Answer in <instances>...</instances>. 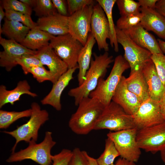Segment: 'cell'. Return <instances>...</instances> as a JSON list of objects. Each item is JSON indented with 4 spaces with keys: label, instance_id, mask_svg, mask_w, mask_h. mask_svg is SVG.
<instances>
[{
    "label": "cell",
    "instance_id": "obj_1",
    "mask_svg": "<svg viewBox=\"0 0 165 165\" xmlns=\"http://www.w3.org/2000/svg\"><path fill=\"white\" fill-rule=\"evenodd\" d=\"M90 67L86 72L82 83L78 86L72 88L68 94L73 97L75 104L78 106L84 98L89 96L91 92L95 89L99 79L104 78L110 64L114 61L113 57L108 52L97 55L94 52Z\"/></svg>",
    "mask_w": 165,
    "mask_h": 165
},
{
    "label": "cell",
    "instance_id": "obj_2",
    "mask_svg": "<svg viewBox=\"0 0 165 165\" xmlns=\"http://www.w3.org/2000/svg\"><path fill=\"white\" fill-rule=\"evenodd\" d=\"M69 119L68 126L74 133L87 134L94 130L105 106L97 99L89 96L83 98Z\"/></svg>",
    "mask_w": 165,
    "mask_h": 165
},
{
    "label": "cell",
    "instance_id": "obj_3",
    "mask_svg": "<svg viewBox=\"0 0 165 165\" xmlns=\"http://www.w3.org/2000/svg\"><path fill=\"white\" fill-rule=\"evenodd\" d=\"M114 62L113 66L108 77L105 79L101 78L96 88L89 95L90 97L97 99L105 107L112 101L123 73L130 68L128 63L121 55L116 57Z\"/></svg>",
    "mask_w": 165,
    "mask_h": 165
},
{
    "label": "cell",
    "instance_id": "obj_4",
    "mask_svg": "<svg viewBox=\"0 0 165 165\" xmlns=\"http://www.w3.org/2000/svg\"><path fill=\"white\" fill-rule=\"evenodd\" d=\"M31 114L26 123L18 127L13 131H3L16 140L11 149V153L15 152L16 146L20 141H24L29 143L36 142L39 128L49 119L48 112L46 110L42 109L37 102H33L31 105Z\"/></svg>",
    "mask_w": 165,
    "mask_h": 165
},
{
    "label": "cell",
    "instance_id": "obj_5",
    "mask_svg": "<svg viewBox=\"0 0 165 165\" xmlns=\"http://www.w3.org/2000/svg\"><path fill=\"white\" fill-rule=\"evenodd\" d=\"M52 134L51 132H46L44 138L41 142L29 143L26 148L11 153L6 162L13 163L31 160L40 165H50L52 163L51 150L56 144Z\"/></svg>",
    "mask_w": 165,
    "mask_h": 165
},
{
    "label": "cell",
    "instance_id": "obj_6",
    "mask_svg": "<svg viewBox=\"0 0 165 165\" xmlns=\"http://www.w3.org/2000/svg\"><path fill=\"white\" fill-rule=\"evenodd\" d=\"M136 128L133 116L112 101L104 109L94 130L107 129L113 131Z\"/></svg>",
    "mask_w": 165,
    "mask_h": 165
},
{
    "label": "cell",
    "instance_id": "obj_7",
    "mask_svg": "<svg viewBox=\"0 0 165 165\" xmlns=\"http://www.w3.org/2000/svg\"><path fill=\"white\" fill-rule=\"evenodd\" d=\"M117 42L123 47L124 57L128 63L130 72L142 70L145 64L151 59V53L140 46L123 31L115 26Z\"/></svg>",
    "mask_w": 165,
    "mask_h": 165
},
{
    "label": "cell",
    "instance_id": "obj_8",
    "mask_svg": "<svg viewBox=\"0 0 165 165\" xmlns=\"http://www.w3.org/2000/svg\"><path fill=\"white\" fill-rule=\"evenodd\" d=\"M136 128L114 132H109L107 137L113 142L121 157L134 163L139 159L141 154L136 136Z\"/></svg>",
    "mask_w": 165,
    "mask_h": 165
},
{
    "label": "cell",
    "instance_id": "obj_9",
    "mask_svg": "<svg viewBox=\"0 0 165 165\" xmlns=\"http://www.w3.org/2000/svg\"><path fill=\"white\" fill-rule=\"evenodd\" d=\"M49 45L68 69L78 66L79 56L84 46L69 34L54 36Z\"/></svg>",
    "mask_w": 165,
    "mask_h": 165
},
{
    "label": "cell",
    "instance_id": "obj_10",
    "mask_svg": "<svg viewBox=\"0 0 165 165\" xmlns=\"http://www.w3.org/2000/svg\"><path fill=\"white\" fill-rule=\"evenodd\" d=\"M136 141L140 149L156 153L165 146V121L138 130Z\"/></svg>",
    "mask_w": 165,
    "mask_h": 165
},
{
    "label": "cell",
    "instance_id": "obj_11",
    "mask_svg": "<svg viewBox=\"0 0 165 165\" xmlns=\"http://www.w3.org/2000/svg\"><path fill=\"white\" fill-rule=\"evenodd\" d=\"M94 5L87 6L68 16V33L84 46L91 32Z\"/></svg>",
    "mask_w": 165,
    "mask_h": 165
},
{
    "label": "cell",
    "instance_id": "obj_12",
    "mask_svg": "<svg viewBox=\"0 0 165 165\" xmlns=\"http://www.w3.org/2000/svg\"><path fill=\"white\" fill-rule=\"evenodd\" d=\"M132 116L138 130L165 121L160 111L159 101L150 98L141 103Z\"/></svg>",
    "mask_w": 165,
    "mask_h": 165
},
{
    "label": "cell",
    "instance_id": "obj_13",
    "mask_svg": "<svg viewBox=\"0 0 165 165\" xmlns=\"http://www.w3.org/2000/svg\"><path fill=\"white\" fill-rule=\"evenodd\" d=\"M94 38L99 50H109L107 39L110 38L109 28L105 13L97 2L93 6L91 22L90 33Z\"/></svg>",
    "mask_w": 165,
    "mask_h": 165
},
{
    "label": "cell",
    "instance_id": "obj_14",
    "mask_svg": "<svg viewBox=\"0 0 165 165\" xmlns=\"http://www.w3.org/2000/svg\"><path fill=\"white\" fill-rule=\"evenodd\" d=\"M0 44L3 50L0 52V66L8 71H10L17 65V59L27 54L37 53V51L30 50L14 40L0 36Z\"/></svg>",
    "mask_w": 165,
    "mask_h": 165
},
{
    "label": "cell",
    "instance_id": "obj_15",
    "mask_svg": "<svg viewBox=\"0 0 165 165\" xmlns=\"http://www.w3.org/2000/svg\"><path fill=\"white\" fill-rule=\"evenodd\" d=\"M126 78L123 76L112 98V101L121 106L127 114L133 116L141 102L138 97L128 89Z\"/></svg>",
    "mask_w": 165,
    "mask_h": 165
},
{
    "label": "cell",
    "instance_id": "obj_16",
    "mask_svg": "<svg viewBox=\"0 0 165 165\" xmlns=\"http://www.w3.org/2000/svg\"><path fill=\"white\" fill-rule=\"evenodd\" d=\"M78 68V66L68 69L61 75L57 81L53 84L50 92L41 101V104L42 105H51L57 110L60 111L62 107L61 99L62 93L70 81L73 79V75Z\"/></svg>",
    "mask_w": 165,
    "mask_h": 165
},
{
    "label": "cell",
    "instance_id": "obj_17",
    "mask_svg": "<svg viewBox=\"0 0 165 165\" xmlns=\"http://www.w3.org/2000/svg\"><path fill=\"white\" fill-rule=\"evenodd\" d=\"M36 55L42 65L48 67L53 75L55 82L68 69L67 64L50 45L37 51Z\"/></svg>",
    "mask_w": 165,
    "mask_h": 165
},
{
    "label": "cell",
    "instance_id": "obj_18",
    "mask_svg": "<svg viewBox=\"0 0 165 165\" xmlns=\"http://www.w3.org/2000/svg\"><path fill=\"white\" fill-rule=\"evenodd\" d=\"M142 72L147 85L149 97L159 101L165 93V87L151 59L145 64Z\"/></svg>",
    "mask_w": 165,
    "mask_h": 165
},
{
    "label": "cell",
    "instance_id": "obj_19",
    "mask_svg": "<svg viewBox=\"0 0 165 165\" xmlns=\"http://www.w3.org/2000/svg\"><path fill=\"white\" fill-rule=\"evenodd\" d=\"M123 31L135 43L149 51L152 54L163 53L157 40L140 24Z\"/></svg>",
    "mask_w": 165,
    "mask_h": 165
},
{
    "label": "cell",
    "instance_id": "obj_20",
    "mask_svg": "<svg viewBox=\"0 0 165 165\" xmlns=\"http://www.w3.org/2000/svg\"><path fill=\"white\" fill-rule=\"evenodd\" d=\"M68 16L57 13L48 16L38 18L36 22V26L40 29L55 36L65 35L68 33Z\"/></svg>",
    "mask_w": 165,
    "mask_h": 165
},
{
    "label": "cell",
    "instance_id": "obj_21",
    "mask_svg": "<svg viewBox=\"0 0 165 165\" xmlns=\"http://www.w3.org/2000/svg\"><path fill=\"white\" fill-rule=\"evenodd\" d=\"M141 19L140 24L147 31L153 32L165 40V19L156 9L141 7Z\"/></svg>",
    "mask_w": 165,
    "mask_h": 165
},
{
    "label": "cell",
    "instance_id": "obj_22",
    "mask_svg": "<svg viewBox=\"0 0 165 165\" xmlns=\"http://www.w3.org/2000/svg\"><path fill=\"white\" fill-rule=\"evenodd\" d=\"M30 86L26 80L19 81L13 89L8 90L3 85L0 86V108L6 104L9 103L12 105L20 100L21 96L27 94L32 97L37 96L35 93L30 91Z\"/></svg>",
    "mask_w": 165,
    "mask_h": 165
},
{
    "label": "cell",
    "instance_id": "obj_23",
    "mask_svg": "<svg viewBox=\"0 0 165 165\" xmlns=\"http://www.w3.org/2000/svg\"><path fill=\"white\" fill-rule=\"evenodd\" d=\"M54 36L36 26L30 30L20 44L30 50L38 51L49 45Z\"/></svg>",
    "mask_w": 165,
    "mask_h": 165
},
{
    "label": "cell",
    "instance_id": "obj_24",
    "mask_svg": "<svg viewBox=\"0 0 165 165\" xmlns=\"http://www.w3.org/2000/svg\"><path fill=\"white\" fill-rule=\"evenodd\" d=\"M126 82L128 90L138 97L141 103L150 98L142 70L130 72L129 76L126 78Z\"/></svg>",
    "mask_w": 165,
    "mask_h": 165
},
{
    "label": "cell",
    "instance_id": "obj_25",
    "mask_svg": "<svg viewBox=\"0 0 165 165\" xmlns=\"http://www.w3.org/2000/svg\"><path fill=\"white\" fill-rule=\"evenodd\" d=\"M96 42L94 38L90 33L86 43L82 49L78 59L79 70L77 79L79 86L82 83L86 72L90 67L92 58V49Z\"/></svg>",
    "mask_w": 165,
    "mask_h": 165
},
{
    "label": "cell",
    "instance_id": "obj_26",
    "mask_svg": "<svg viewBox=\"0 0 165 165\" xmlns=\"http://www.w3.org/2000/svg\"><path fill=\"white\" fill-rule=\"evenodd\" d=\"M4 19V22L0 32V36L2 34L9 39L21 43L30 28L20 23L8 20L6 17Z\"/></svg>",
    "mask_w": 165,
    "mask_h": 165
},
{
    "label": "cell",
    "instance_id": "obj_27",
    "mask_svg": "<svg viewBox=\"0 0 165 165\" xmlns=\"http://www.w3.org/2000/svg\"><path fill=\"white\" fill-rule=\"evenodd\" d=\"M116 0H97V2L101 7L106 14L108 23L110 30V43L114 48V51L117 52L119 51L118 43L116 34L115 26L112 16V9Z\"/></svg>",
    "mask_w": 165,
    "mask_h": 165
},
{
    "label": "cell",
    "instance_id": "obj_28",
    "mask_svg": "<svg viewBox=\"0 0 165 165\" xmlns=\"http://www.w3.org/2000/svg\"><path fill=\"white\" fill-rule=\"evenodd\" d=\"M31 108L20 112L0 110V128L6 129L14 122L20 118L30 117Z\"/></svg>",
    "mask_w": 165,
    "mask_h": 165
},
{
    "label": "cell",
    "instance_id": "obj_29",
    "mask_svg": "<svg viewBox=\"0 0 165 165\" xmlns=\"http://www.w3.org/2000/svg\"><path fill=\"white\" fill-rule=\"evenodd\" d=\"M119 156L120 155L113 142L107 138L104 152L96 159L99 165H110L113 163L115 159Z\"/></svg>",
    "mask_w": 165,
    "mask_h": 165
},
{
    "label": "cell",
    "instance_id": "obj_30",
    "mask_svg": "<svg viewBox=\"0 0 165 165\" xmlns=\"http://www.w3.org/2000/svg\"><path fill=\"white\" fill-rule=\"evenodd\" d=\"M32 9L35 13V15L38 18L46 17L57 13L51 0H36L35 5Z\"/></svg>",
    "mask_w": 165,
    "mask_h": 165
},
{
    "label": "cell",
    "instance_id": "obj_31",
    "mask_svg": "<svg viewBox=\"0 0 165 165\" xmlns=\"http://www.w3.org/2000/svg\"><path fill=\"white\" fill-rule=\"evenodd\" d=\"M142 15L140 12L137 14L121 16L116 22V27L124 31L140 24Z\"/></svg>",
    "mask_w": 165,
    "mask_h": 165
},
{
    "label": "cell",
    "instance_id": "obj_32",
    "mask_svg": "<svg viewBox=\"0 0 165 165\" xmlns=\"http://www.w3.org/2000/svg\"><path fill=\"white\" fill-rule=\"evenodd\" d=\"M116 3L121 16L140 12L141 6L138 2L133 0H116Z\"/></svg>",
    "mask_w": 165,
    "mask_h": 165
},
{
    "label": "cell",
    "instance_id": "obj_33",
    "mask_svg": "<svg viewBox=\"0 0 165 165\" xmlns=\"http://www.w3.org/2000/svg\"><path fill=\"white\" fill-rule=\"evenodd\" d=\"M6 16L8 20L17 21L29 27L30 29L36 27V22L32 20L31 15L12 10H5Z\"/></svg>",
    "mask_w": 165,
    "mask_h": 165
},
{
    "label": "cell",
    "instance_id": "obj_34",
    "mask_svg": "<svg viewBox=\"0 0 165 165\" xmlns=\"http://www.w3.org/2000/svg\"><path fill=\"white\" fill-rule=\"evenodd\" d=\"M1 6L5 10H12L31 15L32 8L20 1L3 0Z\"/></svg>",
    "mask_w": 165,
    "mask_h": 165
},
{
    "label": "cell",
    "instance_id": "obj_35",
    "mask_svg": "<svg viewBox=\"0 0 165 165\" xmlns=\"http://www.w3.org/2000/svg\"><path fill=\"white\" fill-rule=\"evenodd\" d=\"M36 54H25L17 59V64L21 66L25 74H28V70L31 67L37 66H43Z\"/></svg>",
    "mask_w": 165,
    "mask_h": 165
},
{
    "label": "cell",
    "instance_id": "obj_36",
    "mask_svg": "<svg viewBox=\"0 0 165 165\" xmlns=\"http://www.w3.org/2000/svg\"><path fill=\"white\" fill-rule=\"evenodd\" d=\"M28 73L31 74L39 83L46 81H50L53 84L55 82L52 74L43 66H37L31 67L29 69Z\"/></svg>",
    "mask_w": 165,
    "mask_h": 165
},
{
    "label": "cell",
    "instance_id": "obj_37",
    "mask_svg": "<svg viewBox=\"0 0 165 165\" xmlns=\"http://www.w3.org/2000/svg\"><path fill=\"white\" fill-rule=\"evenodd\" d=\"M153 62L157 73L165 87V55L163 53L152 54Z\"/></svg>",
    "mask_w": 165,
    "mask_h": 165
},
{
    "label": "cell",
    "instance_id": "obj_38",
    "mask_svg": "<svg viewBox=\"0 0 165 165\" xmlns=\"http://www.w3.org/2000/svg\"><path fill=\"white\" fill-rule=\"evenodd\" d=\"M95 1L93 0H67L68 11L69 16L87 6L94 5Z\"/></svg>",
    "mask_w": 165,
    "mask_h": 165
},
{
    "label": "cell",
    "instance_id": "obj_39",
    "mask_svg": "<svg viewBox=\"0 0 165 165\" xmlns=\"http://www.w3.org/2000/svg\"><path fill=\"white\" fill-rule=\"evenodd\" d=\"M72 155V151L63 149L57 154L52 155V165H68Z\"/></svg>",
    "mask_w": 165,
    "mask_h": 165
},
{
    "label": "cell",
    "instance_id": "obj_40",
    "mask_svg": "<svg viewBox=\"0 0 165 165\" xmlns=\"http://www.w3.org/2000/svg\"><path fill=\"white\" fill-rule=\"evenodd\" d=\"M68 165H88L83 151L76 148L72 151V155Z\"/></svg>",
    "mask_w": 165,
    "mask_h": 165
},
{
    "label": "cell",
    "instance_id": "obj_41",
    "mask_svg": "<svg viewBox=\"0 0 165 165\" xmlns=\"http://www.w3.org/2000/svg\"><path fill=\"white\" fill-rule=\"evenodd\" d=\"M57 13L63 16H69L67 1L64 0H52Z\"/></svg>",
    "mask_w": 165,
    "mask_h": 165
},
{
    "label": "cell",
    "instance_id": "obj_42",
    "mask_svg": "<svg viewBox=\"0 0 165 165\" xmlns=\"http://www.w3.org/2000/svg\"><path fill=\"white\" fill-rule=\"evenodd\" d=\"M158 0H138L141 7L155 9Z\"/></svg>",
    "mask_w": 165,
    "mask_h": 165
},
{
    "label": "cell",
    "instance_id": "obj_43",
    "mask_svg": "<svg viewBox=\"0 0 165 165\" xmlns=\"http://www.w3.org/2000/svg\"><path fill=\"white\" fill-rule=\"evenodd\" d=\"M155 9L165 19V0H158Z\"/></svg>",
    "mask_w": 165,
    "mask_h": 165
},
{
    "label": "cell",
    "instance_id": "obj_44",
    "mask_svg": "<svg viewBox=\"0 0 165 165\" xmlns=\"http://www.w3.org/2000/svg\"><path fill=\"white\" fill-rule=\"evenodd\" d=\"M159 105L162 116L165 121V93L159 101Z\"/></svg>",
    "mask_w": 165,
    "mask_h": 165
},
{
    "label": "cell",
    "instance_id": "obj_45",
    "mask_svg": "<svg viewBox=\"0 0 165 165\" xmlns=\"http://www.w3.org/2000/svg\"><path fill=\"white\" fill-rule=\"evenodd\" d=\"M82 151L87 159L88 165H99L96 159L90 156L86 151Z\"/></svg>",
    "mask_w": 165,
    "mask_h": 165
},
{
    "label": "cell",
    "instance_id": "obj_46",
    "mask_svg": "<svg viewBox=\"0 0 165 165\" xmlns=\"http://www.w3.org/2000/svg\"><path fill=\"white\" fill-rule=\"evenodd\" d=\"M115 165H136L135 163L124 158H119L116 162Z\"/></svg>",
    "mask_w": 165,
    "mask_h": 165
},
{
    "label": "cell",
    "instance_id": "obj_47",
    "mask_svg": "<svg viewBox=\"0 0 165 165\" xmlns=\"http://www.w3.org/2000/svg\"><path fill=\"white\" fill-rule=\"evenodd\" d=\"M20 1L33 8L35 6L36 0H20Z\"/></svg>",
    "mask_w": 165,
    "mask_h": 165
},
{
    "label": "cell",
    "instance_id": "obj_48",
    "mask_svg": "<svg viewBox=\"0 0 165 165\" xmlns=\"http://www.w3.org/2000/svg\"><path fill=\"white\" fill-rule=\"evenodd\" d=\"M4 9L2 6H0V32L1 31V22L3 19L5 17L6 13L5 11H4Z\"/></svg>",
    "mask_w": 165,
    "mask_h": 165
},
{
    "label": "cell",
    "instance_id": "obj_49",
    "mask_svg": "<svg viewBox=\"0 0 165 165\" xmlns=\"http://www.w3.org/2000/svg\"><path fill=\"white\" fill-rule=\"evenodd\" d=\"M157 40L162 52L165 54V41L159 38Z\"/></svg>",
    "mask_w": 165,
    "mask_h": 165
},
{
    "label": "cell",
    "instance_id": "obj_50",
    "mask_svg": "<svg viewBox=\"0 0 165 165\" xmlns=\"http://www.w3.org/2000/svg\"><path fill=\"white\" fill-rule=\"evenodd\" d=\"M161 159L165 165V146L160 151Z\"/></svg>",
    "mask_w": 165,
    "mask_h": 165
},
{
    "label": "cell",
    "instance_id": "obj_51",
    "mask_svg": "<svg viewBox=\"0 0 165 165\" xmlns=\"http://www.w3.org/2000/svg\"><path fill=\"white\" fill-rule=\"evenodd\" d=\"M110 165H115V164L113 163V164H112Z\"/></svg>",
    "mask_w": 165,
    "mask_h": 165
}]
</instances>
